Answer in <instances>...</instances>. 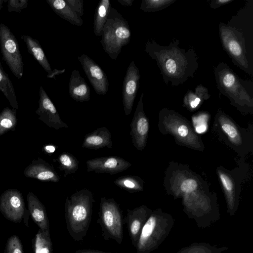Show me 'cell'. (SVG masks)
<instances>
[{"instance_id": "obj_1", "label": "cell", "mask_w": 253, "mask_h": 253, "mask_svg": "<svg viewBox=\"0 0 253 253\" xmlns=\"http://www.w3.org/2000/svg\"><path fill=\"white\" fill-rule=\"evenodd\" d=\"M179 41L173 39L167 46L161 45L154 40L147 41L144 49L155 60L164 82L176 86L192 78L199 66L198 56L193 47L186 50L179 46Z\"/></svg>"}, {"instance_id": "obj_2", "label": "cell", "mask_w": 253, "mask_h": 253, "mask_svg": "<svg viewBox=\"0 0 253 253\" xmlns=\"http://www.w3.org/2000/svg\"><path fill=\"white\" fill-rule=\"evenodd\" d=\"M216 86L231 104L245 114L253 113V83L240 78L224 62L213 68Z\"/></svg>"}, {"instance_id": "obj_3", "label": "cell", "mask_w": 253, "mask_h": 253, "mask_svg": "<svg viewBox=\"0 0 253 253\" xmlns=\"http://www.w3.org/2000/svg\"><path fill=\"white\" fill-rule=\"evenodd\" d=\"M94 202L93 193L88 189L76 191L67 197L65 204L67 229L75 241H81L86 236Z\"/></svg>"}, {"instance_id": "obj_4", "label": "cell", "mask_w": 253, "mask_h": 253, "mask_svg": "<svg viewBox=\"0 0 253 253\" xmlns=\"http://www.w3.org/2000/svg\"><path fill=\"white\" fill-rule=\"evenodd\" d=\"M172 216L161 209L153 211L144 225L135 247L137 253H150L156 250L174 226Z\"/></svg>"}, {"instance_id": "obj_5", "label": "cell", "mask_w": 253, "mask_h": 253, "mask_svg": "<svg viewBox=\"0 0 253 253\" xmlns=\"http://www.w3.org/2000/svg\"><path fill=\"white\" fill-rule=\"evenodd\" d=\"M158 126L163 133L172 135L177 143L202 151L204 145L189 121L179 113L164 108L159 113Z\"/></svg>"}, {"instance_id": "obj_6", "label": "cell", "mask_w": 253, "mask_h": 253, "mask_svg": "<svg viewBox=\"0 0 253 253\" xmlns=\"http://www.w3.org/2000/svg\"><path fill=\"white\" fill-rule=\"evenodd\" d=\"M101 36L100 42L103 48L112 59H116L122 47L130 42L131 31L129 24L113 7L110 9Z\"/></svg>"}, {"instance_id": "obj_7", "label": "cell", "mask_w": 253, "mask_h": 253, "mask_svg": "<svg viewBox=\"0 0 253 253\" xmlns=\"http://www.w3.org/2000/svg\"><path fill=\"white\" fill-rule=\"evenodd\" d=\"M222 48L233 62L252 78L253 65L250 62L243 34L235 27L221 22L218 25Z\"/></svg>"}, {"instance_id": "obj_8", "label": "cell", "mask_w": 253, "mask_h": 253, "mask_svg": "<svg viewBox=\"0 0 253 253\" xmlns=\"http://www.w3.org/2000/svg\"><path fill=\"white\" fill-rule=\"evenodd\" d=\"M197 191L186 194L183 196V211L189 218L195 221L200 228L209 227L220 218V213L216 201L203 195L199 194Z\"/></svg>"}, {"instance_id": "obj_9", "label": "cell", "mask_w": 253, "mask_h": 253, "mask_svg": "<svg viewBox=\"0 0 253 253\" xmlns=\"http://www.w3.org/2000/svg\"><path fill=\"white\" fill-rule=\"evenodd\" d=\"M97 220L101 227L102 236L121 245L123 239V216L119 205L112 198L102 197Z\"/></svg>"}, {"instance_id": "obj_10", "label": "cell", "mask_w": 253, "mask_h": 253, "mask_svg": "<svg viewBox=\"0 0 253 253\" xmlns=\"http://www.w3.org/2000/svg\"><path fill=\"white\" fill-rule=\"evenodd\" d=\"M214 127L222 139L236 152L241 155L250 151L249 135L222 111L215 115Z\"/></svg>"}, {"instance_id": "obj_11", "label": "cell", "mask_w": 253, "mask_h": 253, "mask_svg": "<svg viewBox=\"0 0 253 253\" xmlns=\"http://www.w3.org/2000/svg\"><path fill=\"white\" fill-rule=\"evenodd\" d=\"M0 48L2 58L14 76L21 79L24 63L17 40L10 29L0 23Z\"/></svg>"}, {"instance_id": "obj_12", "label": "cell", "mask_w": 253, "mask_h": 253, "mask_svg": "<svg viewBox=\"0 0 253 253\" xmlns=\"http://www.w3.org/2000/svg\"><path fill=\"white\" fill-rule=\"evenodd\" d=\"M226 24L235 27L243 34L249 60L253 65V0H247L244 7Z\"/></svg>"}, {"instance_id": "obj_13", "label": "cell", "mask_w": 253, "mask_h": 253, "mask_svg": "<svg viewBox=\"0 0 253 253\" xmlns=\"http://www.w3.org/2000/svg\"><path fill=\"white\" fill-rule=\"evenodd\" d=\"M0 211L10 221L21 222L27 213L21 192L15 189L4 191L0 197Z\"/></svg>"}, {"instance_id": "obj_14", "label": "cell", "mask_w": 253, "mask_h": 253, "mask_svg": "<svg viewBox=\"0 0 253 253\" xmlns=\"http://www.w3.org/2000/svg\"><path fill=\"white\" fill-rule=\"evenodd\" d=\"M143 96L144 93L142 92L130 125V135L132 143L135 148L139 151L143 150L146 146L149 129V120L143 108Z\"/></svg>"}, {"instance_id": "obj_15", "label": "cell", "mask_w": 253, "mask_h": 253, "mask_svg": "<svg viewBox=\"0 0 253 253\" xmlns=\"http://www.w3.org/2000/svg\"><path fill=\"white\" fill-rule=\"evenodd\" d=\"M35 113L38 119L50 128L57 130L68 127L60 118L56 107L42 85L40 87L39 106Z\"/></svg>"}, {"instance_id": "obj_16", "label": "cell", "mask_w": 253, "mask_h": 253, "mask_svg": "<svg viewBox=\"0 0 253 253\" xmlns=\"http://www.w3.org/2000/svg\"><path fill=\"white\" fill-rule=\"evenodd\" d=\"M78 59L95 92L105 95L109 89V81L105 72L86 54H81Z\"/></svg>"}, {"instance_id": "obj_17", "label": "cell", "mask_w": 253, "mask_h": 253, "mask_svg": "<svg viewBox=\"0 0 253 253\" xmlns=\"http://www.w3.org/2000/svg\"><path fill=\"white\" fill-rule=\"evenodd\" d=\"M140 74L133 61L128 65L123 84V102L126 116L130 114L139 87Z\"/></svg>"}, {"instance_id": "obj_18", "label": "cell", "mask_w": 253, "mask_h": 253, "mask_svg": "<svg viewBox=\"0 0 253 253\" xmlns=\"http://www.w3.org/2000/svg\"><path fill=\"white\" fill-rule=\"evenodd\" d=\"M169 193L177 197L197 191L199 186L198 177L186 169L174 170L169 178Z\"/></svg>"}, {"instance_id": "obj_19", "label": "cell", "mask_w": 253, "mask_h": 253, "mask_svg": "<svg viewBox=\"0 0 253 253\" xmlns=\"http://www.w3.org/2000/svg\"><path fill=\"white\" fill-rule=\"evenodd\" d=\"M219 180L225 195L227 204V212L230 215H234L238 210L239 203L240 191L237 180L231 174L221 168L217 169Z\"/></svg>"}, {"instance_id": "obj_20", "label": "cell", "mask_w": 253, "mask_h": 253, "mask_svg": "<svg viewBox=\"0 0 253 253\" xmlns=\"http://www.w3.org/2000/svg\"><path fill=\"white\" fill-rule=\"evenodd\" d=\"M87 171L114 174L121 172L131 166V164L118 156L98 157L86 162Z\"/></svg>"}, {"instance_id": "obj_21", "label": "cell", "mask_w": 253, "mask_h": 253, "mask_svg": "<svg viewBox=\"0 0 253 253\" xmlns=\"http://www.w3.org/2000/svg\"><path fill=\"white\" fill-rule=\"evenodd\" d=\"M125 222L132 245L135 248L141 230L153 211L145 205L133 210L127 209Z\"/></svg>"}, {"instance_id": "obj_22", "label": "cell", "mask_w": 253, "mask_h": 253, "mask_svg": "<svg viewBox=\"0 0 253 253\" xmlns=\"http://www.w3.org/2000/svg\"><path fill=\"white\" fill-rule=\"evenodd\" d=\"M28 178L43 181L58 182L60 178L53 167L41 158L34 160L23 171Z\"/></svg>"}, {"instance_id": "obj_23", "label": "cell", "mask_w": 253, "mask_h": 253, "mask_svg": "<svg viewBox=\"0 0 253 253\" xmlns=\"http://www.w3.org/2000/svg\"><path fill=\"white\" fill-rule=\"evenodd\" d=\"M28 211L34 222L43 231L49 230V222L44 205L36 195L29 192L27 196Z\"/></svg>"}, {"instance_id": "obj_24", "label": "cell", "mask_w": 253, "mask_h": 253, "mask_svg": "<svg viewBox=\"0 0 253 253\" xmlns=\"http://www.w3.org/2000/svg\"><path fill=\"white\" fill-rule=\"evenodd\" d=\"M68 86L69 95L72 99L81 102L89 101L90 88L78 70L72 71Z\"/></svg>"}, {"instance_id": "obj_25", "label": "cell", "mask_w": 253, "mask_h": 253, "mask_svg": "<svg viewBox=\"0 0 253 253\" xmlns=\"http://www.w3.org/2000/svg\"><path fill=\"white\" fill-rule=\"evenodd\" d=\"M111 134L105 126L99 127L85 135L82 147L96 150L103 147L112 148Z\"/></svg>"}, {"instance_id": "obj_26", "label": "cell", "mask_w": 253, "mask_h": 253, "mask_svg": "<svg viewBox=\"0 0 253 253\" xmlns=\"http://www.w3.org/2000/svg\"><path fill=\"white\" fill-rule=\"evenodd\" d=\"M21 38L25 43L28 52L47 73V76H49L52 70L39 42L29 35H22Z\"/></svg>"}, {"instance_id": "obj_27", "label": "cell", "mask_w": 253, "mask_h": 253, "mask_svg": "<svg viewBox=\"0 0 253 253\" xmlns=\"http://www.w3.org/2000/svg\"><path fill=\"white\" fill-rule=\"evenodd\" d=\"M210 97L208 89L203 84H199L195 87L194 91L188 90L186 93L183 98V106L190 111H194Z\"/></svg>"}, {"instance_id": "obj_28", "label": "cell", "mask_w": 253, "mask_h": 253, "mask_svg": "<svg viewBox=\"0 0 253 253\" xmlns=\"http://www.w3.org/2000/svg\"><path fill=\"white\" fill-rule=\"evenodd\" d=\"M46 2L58 16L70 23L81 26L83 20L69 6L65 0H46Z\"/></svg>"}, {"instance_id": "obj_29", "label": "cell", "mask_w": 253, "mask_h": 253, "mask_svg": "<svg viewBox=\"0 0 253 253\" xmlns=\"http://www.w3.org/2000/svg\"><path fill=\"white\" fill-rule=\"evenodd\" d=\"M111 8L109 0H101L99 1L95 9L93 20V32L96 36H102V30L108 17Z\"/></svg>"}, {"instance_id": "obj_30", "label": "cell", "mask_w": 253, "mask_h": 253, "mask_svg": "<svg viewBox=\"0 0 253 253\" xmlns=\"http://www.w3.org/2000/svg\"><path fill=\"white\" fill-rule=\"evenodd\" d=\"M0 90L14 109L18 108V104L15 90L12 82L4 70L0 62Z\"/></svg>"}, {"instance_id": "obj_31", "label": "cell", "mask_w": 253, "mask_h": 253, "mask_svg": "<svg viewBox=\"0 0 253 253\" xmlns=\"http://www.w3.org/2000/svg\"><path fill=\"white\" fill-rule=\"evenodd\" d=\"M228 249L226 246L218 247L206 242H195L175 253H222Z\"/></svg>"}, {"instance_id": "obj_32", "label": "cell", "mask_w": 253, "mask_h": 253, "mask_svg": "<svg viewBox=\"0 0 253 253\" xmlns=\"http://www.w3.org/2000/svg\"><path fill=\"white\" fill-rule=\"evenodd\" d=\"M32 243L34 253H53L49 230L43 231L39 229L32 240Z\"/></svg>"}, {"instance_id": "obj_33", "label": "cell", "mask_w": 253, "mask_h": 253, "mask_svg": "<svg viewBox=\"0 0 253 253\" xmlns=\"http://www.w3.org/2000/svg\"><path fill=\"white\" fill-rule=\"evenodd\" d=\"M114 183L120 188L129 192L133 193L142 191L144 189V181L136 175H124L118 177Z\"/></svg>"}, {"instance_id": "obj_34", "label": "cell", "mask_w": 253, "mask_h": 253, "mask_svg": "<svg viewBox=\"0 0 253 253\" xmlns=\"http://www.w3.org/2000/svg\"><path fill=\"white\" fill-rule=\"evenodd\" d=\"M17 123L16 110L4 108L0 113V136L15 129Z\"/></svg>"}, {"instance_id": "obj_35", "label": "cell", "mask_w": 253, "mask_h": 253, "mask_svg": "<svg viewBox=\"0 0 253 253\" xmlns=\"http://www.w3.org/2000/svg\"><path fill=\"white\" fill-rule=\"evenodd\" d=\"M59 168L66 174L74 173L79 169V161L72 154L68 153L61 154L58 158Z\"/></svg>"}, {"instance_id": "obj_36", "label": "cell", "mask_w": 253, "mask_h": 253, "mask_svg": "<svg viewBox=\"0 0 253 253\" xmlns=\"http://www.w3.org/2000/svg\"><path fill=\"white\" fill-rule=\"evenodd\" d=\"M177 0H143L140 9L147 12H157L167 8Z\"/></svg>"}, {"instance_id": "obj_37", "label": "cell", "mask_w": 253, "mask_h": 253, "mask_svg": "<svg viewBox=\"0 0 253 253\" xmlns=\"http://www.w3.org/2000/svg\"><path fill=\"white\" fill-rule=\"evenodd\" d=\"M210 115L206 112H200L192 117L193 126L195 131L198 133L205 132L208 128Z\"/></svg>"}, {"instance_id": "obj_38", "label": "cell", "mask_w": 253, "mask_h": 253, "mask_svg": "<svg viewBox=\"0 0 253 253\" xmlns=\"http://www.w3.org/2000/svg\"><path fill=\"white\" fill-rule=\"evenodd\" d=\"M4 253H24L22 242L18 236L12 235L8 239Z\"/></svg>"}, {"instance_id": "obj_39", "label": "cell", "mask_w": 253, "mask_h": 253, "mask_svg": "<svg viewBox=\"0 0 253 253\" xmlns=\"http://www.w3.org/2000/svg\"><path fill=\"white\" fill-rule=\"evenodd\" d=\"M27 0H7V10L9 12H19L28 6Z\"/></svg>"}, {"instance_id": "obj_40", "label": "cell", "mask_w": 253, "mask_h": 253, "mask_svg": "<svg viewBox=\"0 0 253 253\" xmlns=\"http://www.w3.org/2000/svg\"><path fill=\"white\" fill-rule=\"evenodd\" d=\"M66 2L80 17L84 15L83 0H65Z\"/></svg>"}, {"instance_id": "obj_41", "label": "cell", "mask_w": 253, "mask_h": 253, "mask_svg": "<svg viewBox=\"0 0 253 253\" xmlns=\"http://www.w3.org/2000/svg\"><path fill=\"white\" fill-rule=\"evenodd\" d=\"M234 0H212L210 2V6L214 9L232 2Z\"/></svg>"}, {"instance_id": "obj_42", "label": "cell", "mask_w": 253, "mask_h": 253, "mask_svg": "<svg viewBox=\"0 0 253 253\" xmlns=\"http://www.w3.org/2000/svg\"><path fill=\"white\" fill-rule=\"evenodd\" d=\"M75 253H108L105 252L101 251H99L94 249H80L77 250Z\"/></svg>"}, {"instance_id": "obj_43", "label": "cell", "mask_w": 253, "mask_h": 253, "mask_svg": "<svg viewBox=\"0 0 253 253\" xmlns=\"http://www.w3.org/2000/svg\"><path fill=\"white\" fill-rule=\"evenodd\" d=\"M65 70V69H64L63 70H59L56 69H54L52 70V73L49 76H47V77L49 78H55V76L56 75L64 73Z\"/></svg>"}, {"instance_id": "obj_44", "label": "cell", "mask_w": 253, "mask_h": 253, "mask_svg": "<svg viewBox=\"0 0 253 253\" xmlns=\"http://www.w3.org/2000/svg\"><path fill=\"white\" fill-rule=\"evenodd\" d=\"M134 0H118V1L122 5L129 6L132 5Z\"/></svg>"}, {"instance_id": "obj_45", "label": "cell", "mask_w": 253, "mask_h": 253, "mask_svg": "<svg viewBox=\"0 0 253 253\" xmlns=\"http://www.w3.org/2000/svg\"><path fill=\"white\" fill-rule=\"evenodd\" d=\"M6 1H7V0H0V10L1 9L2 7L3 2H6Z\"/></svg>"}]
</instances>
